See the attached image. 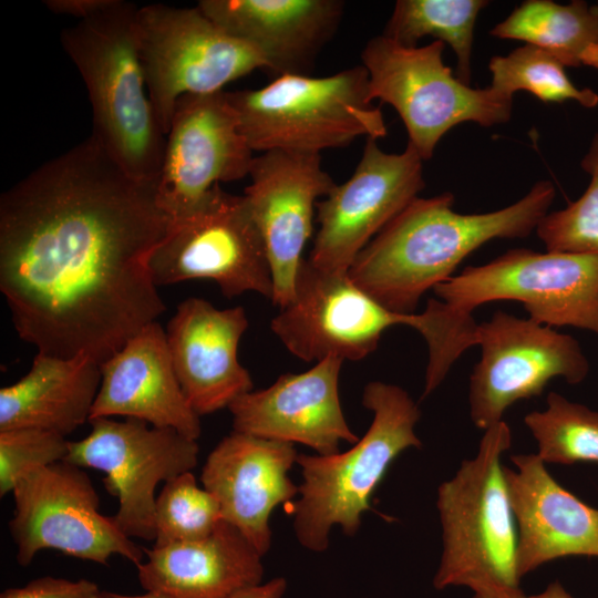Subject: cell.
<instances>
[{
  "label": "cell",
  "mask_w": 598,
  "mask_h": 598,
  "mask_svg": "<svg viewBox=\"0 0 598 598\" xmlns=\"http://www.w3.org/2000/svg\"><path fill=\"white\" fill-rule=\"evenodd\" d=\"M169 216L156 185L89 136L0 197V290L39 352L100 364L165 311L148 260Z\"/></svg>",
  "instance_id": "6da1fadb"
},
{
  "label": "cell",
  "mask_w": 598,
  "mask_h": 598,
  "mask_svg": "<svg viewBox=\"0 0 598 598\" xmlns=\"http://www.w3.org/2000/svg\"><path fill=\"white\" fill-rule=\"evenodd\" d=\"M555 196L551 182L539 181L516 203L484 214L456 213L448 192L417 197L359 252L348 276L385 309L414 313L421 297L474 250L536 230Z\"/></svg>",
  "instance_id": "7a4b0ae2"
},
{
  "label": "cell",
  "mask_w": 598,
  "mask_h": 598,
  "mask_svg": "<svg viewBox=\"0 0 598 598\" xmlns=\"http://www.w3.org/2000/svg\"><path fill=\"white\" fill-rule=\"evenodd\" d=\"M137 6L121 0L61 33L86 86L91 137L131 177L156 185L166 135L148 96L136 30Z\"/></svg>",
  "instance_id": "3957f363"
},
{
  "label": "cell",
  "mask_w": 598,
  "mask_h": 598,
  "mask_svg": "<svg viewBox=\"0 0 598 598\" xmlns=\"http://www.w3.org/2000/svg\"><path fill=\"white\" fill-rule=\"evenodd\" d=\"M511 444L506 422L488 427L477 454L439 486L442 555L434 588L465 586L481 598L525 596L518 574L517 523L501 462Z\"/></svg>",
  "instance_id": "277c9868"
},
{
  "label": "cell",
  "mask_w": 598,
  "mask_h": 598,
  "mask_svg": "<svg viewBox=\"0 0 598 598\" xmlns=\"http://www.w3.org/2000/svg\"><path fill=\"white\" fill-rule=\"evenodd\" d=\"M362 404L373 412V420L350 450L297 457L302 483L291 509L293 529L298 542L312 551L328 548L333 525L353 536L391 463L406 448L422 446L415 434L421 412L404 389L370 382Z\"/></svg>",
  "instance_id": "5b68a950"
},
{
  "label": "cell",
  "mask_w": 598,
  "mask_h": 598,
  "mask_svg": "<svg viewBox=\"0 0 598 598\" xmlns=\"http://www.w3.org/2000/svg\"><path fill=\"white\" fill-rule=\"evenodd\" d=\"M226 95L254 152L320 154L361 136L386 135L383 114L369 99L362 64L322 78L283 74L261 89Z\"/></svg>",
  "instance_id": "8992f818"
},
{
  "label": "cell",
  "mask_w": 598,
  "mask_h": 598,
  "mask_svg": "<svg viewBox=\"0 0 598 598\" xmlns=\"http://www.w3.org/2000/svg\"><path fill=\"white\" fill-rule=\"evenodd\" d=\"M445 43L404 47L384 35L370 39L361 52L369 99L390 104L400 115L411 144L423 161L454 126L474 122L491 127L512 116L513 99L491 86L473 89L443 62Z\"/></svg>",
  "instance_id": "52a82bcc"
},
{
  "label": "cell",
  "mask_w": 598,
  "mask_h": 598,
  "mask_svg": "<svg viewBox=\"0 0 598 598\" xmlns=\"http://www.w3.org/2000/svg\"><path fill=\"white\" fill-rule=\"evenodd\" d=\"M442 308L457 321L472 319L483 303L522 302L532 320L574 327L598 336V256L511 249L494 260L468 266L433 288Z\"/></svg>",
  "instance_id": "ba28073f"
},
{
  "label": "cell",
  "mask_w": 598,
  "mask_h": 598,
  "mask_svg": "<svg viewBox=\"0 0 598 598\" xmlns=\"http://www.w3.org/2000/svg\"><path fill=\"white\" fill-rule=\"evenodd\" d=\"M136 30L148 96L165 135L182 96L217 93L257 69L268 70L257 49L226 32L197 6L138 7Z\"/></svg>",
  "instance_id": "9c48e42d"
},
{
  "label": "cell",
  "mask_w": 598,
  "mask_h": 598,
  "mask_svg": "<svg viewBox=\"0 0 598 598\" xmlns=\"http://www.w3.org/2000/svg\"><path fill=\"white\" fill-rule=\"evenodd\" d=\"M148 268L156 286L208 279L227 298L247 291L272 297L265 244L246 198L219 184L190 213L171 220Z\"/></svg>",
  "instance_id": "30bf717a"
},
{
  "label": "cell",
  "mask_w": 598,
  "mask_h": 598,
  "mask_svg": "<svg viewBox=\"0 0 598 598\" xmlns=\"http://www.w3.org/2000/svg\"><path fill=\"white\" fill-rule=\"evenodd\" d=\"M12 494L14 514L9 530L20 566H28L43 549L101 565H107L112 555L136 566L142 563L144 550L112 516L99 512V494L83 467L61 461L32 471L16 484Z\"/></svg>",
  "instance_id": "8fae6325"
},
{
  "label": "cell",
  "mask_w": 598,
  "mask_h": 598,
  "mask_svg": "<svg viewBox=\"0 0 598 598\" xmlns=\"http://www.w3.org/2000/svg\"><path fill=\"white\" fill-rule=\"evenodd\" d=\"M474 344L482 355L470 377V416L484 431L502 422L517 401L540 395L550 380L577 384L589 372L575 338L502 310L477 323Z\"/></svg>",
  "instance_id": "7c38bea8"
},
{
  "label": "cell",
  "mask_w": 598,
  "mask_h": 598,
  "mask_svg": "<svg viewBox=\"0 0 598 598\" xmlns=\"http://www.w3.org/2000/svg\"><path fill=\"white\" fill-rule=\"evenodd\" d=\"M89 422L90 434L69 443L65 461L104 472V486L118 501L112 516L117 527L130 538L154 540L155 489L161 482L192 472L198 461L197 440L131 417Z\"/></svg>",
  "instance_id": "4fadbf2b"
},
{
  "label": "cell",
  "mask_w": 598,
  "mask_h": 598,
  "mask_svg": "<svg viewBox=\"0 0 598 598\" xmlns=\"http://www.w3.org/2000/svg\"><path fill=\"white\" fill-rule=\"evenodd\" d=\"M424 186L423 159L411 144L402 153H386L368 137L352 176L317 202L319 229L308 260L347 274L359 252Z\"/></svg>",
  "instance_id": "5bb4252c"
},
{
  "label": "cell",
  "mask_w": 598,
  "mask_h": 598,
  "mask_svg": "<svg viewBox=\"0 0 598 598\" xmlns=\"http://www.w3.org/2000/svg\"><path fill=\"white\" fill-rule=\"evenodd\" d=\"M413 316L385 309L357 287L348 272L323 270L303 258L292 298L271 320L270 328L302 361H359L377 349L386 329L411 327Z\"/></svg>",
  "instance_id": "9a60e30c"
},
{
  "label": "cell",
  "mask_w": 598,
  "mask_h": 598,
  "mask_svg": "<svg viewBox=\"0 0 598 598\" xmlns=\"http://www.w3.org/2000/svg\"><path fill=\"white\" fill-rule=\"evenodd\" d=\"M254 158L225 91L184 95L166 134L157 203L171 220L181 218L215 185L249 176Z\"/></svg>",
  "instance_id": "2e32d148"
},
{
  "label": "cell",
  "mask_w": 598,
  "mask_h": 598,
  "mask_svg": "<svg viewBox=\"0 0 598 598\" xmlns=\"http://www.w3.org/2000/svg\"><path fill=\"white\" fill-rule=\"evenodd\" d=\"M244 190L265 244L274 290L282 309L293 295L303 248L312 235L316 205L336 186L320 154L269 151L255 156Z\"/></svg>",
  "instance_id": "e0dca14e"
},
{
  "label": "cell",
  "mask_w": 598,
  "mask_h": 598,
  "mask_svg": "<svg viewBox=\"0 0 598 598\" xmlns=\"http://www.w3.org/2000/svg\"><path fill=\"white\" fill-rule=\"evenodd\" d=\"M342 362L326 358L306 372L282 374L267 389L239 396L228 408L234 431L303 444L319 455L338 453L341 441L357 443L339 399Z\"/></svg>",
  "instance_id": "ac0fdd59"
},
{
  "label": "cell",
  "mask_w": 598,
  "mask_h": 598,
  "mask_svg": "<svg viewBox=\"0 0 598 598\" xmlns=\"http://www.w3.org/2000/svg\"><path fill=\"white\" fill-rule=\"evenodd\" d=\"M298 455L291 443L233 431L203 466L200 482L218 501L223 519L261 556L271 545L272 511L299 492L288 475Z\"/></svg>",
  "instance_id": "d6986e66"
},
{
  "label": "cell",
  "mask_w": 598,
  "mask_h": 598,
  "mask_svg": "<svg viewBox=\"0 0 598 598\" xmlns=\"http://www.w3.org/2000/svg\"><path fill=\"white\" fill-rule=\"evenodd\" d=\"M248 327L240 306L219 310L202 298L178 305L167 324V347L186 401L198 415L219 411L252 391L249 372L238 361Z\"/></svg>",
  "instance_id": "ffe728a7"
},
{
  "label": "cell",
  "mask_w": 598,
  "mask_h": 598,
  "mask_svg": "<svg viewBox=\"0 0 598 598\" xmlns=\"http://www.w3.org/2000/svg\"><path fill=\"white\" fill-rule=\"evenodd\" d=\"M504 466L518 529V574L522 577L554 559L598 557V509L565 489L537 454L511 457Z\"/></svg>",
  "instance_id": "44dd1931"
},
{
  "label": "cell",
  "mask_w": 598,
  "mask_h": 598,
  "mask_svg": "<svg viewBox=\"0 0 598 598\" xmlns=\"http://www.w3.org/2000/svg\"><path fill=\"white\" fill-rule=\"evenodd\" d=\"M117 415L171 427L193 440L200 436L199 416L184 396L166 332L157 321L101 363V384L90 420Z\"/></svg>",
  "instance_id": "7402d4cb"
},
{
  "label": "cell",
  "mask_w": 598,
  "mask_h": 598,
  "mask_svg": "<svg viewBox=\"0 0 598 598\" xmlns=\"http://www.w3.org/2000/svg\"><path fill=\"white\" fill-rule=\"evenodd\" d=\"M197 7L233 37L257 49L268 71L308 75L338 29L340 0H202Z\"/></svg>",
  "instance_id": "603a6c76"
},
{
  "label": "cell",
  "mask_w": 598,
  "mask_h": 598,
  "mask_svg": "<svg viewBox=\"0 0 598 598\" xmlns=\"http://www.w3.org/2000/svg\"><path fill=\"white\" fill-rule=\"evenodd\" d=\"M143 550L141 586L172 598H233L264 576L262 556L224 519L205 539Z\"/></svg>",
  "instance_id": "cb8c5ba5"
},
{
  "label": "cell",
  "mask_w": 598,
  "mask_h": 598,
  "mask_svg": "<svg viewBox=\"0 0 598 598\" xmlns=\"http://www.w3.org/2000/svg\"><path fill=\"white\" fill-rule=\"evenodd\" d=\"M101 384V364L86 354L42 352L30 371L0 390V431L40 429L63 436L90 421Z\"/></svg>",
  "instance_id": "d4e9b609"
},
{
  "label": "cell",
  "mask_w": 598,
  "mask_h": 598,
  "mask_svg": "<svg viewBox=\"0 0 598 598\" xmlns=\"http://www.w3.org/2000/svg\"><path fill=\"white\" fill-rule=\"evenodd\" d=\"M489 33L543 48L565 68L598 69V4L527 0Z\"/></svg>",
  "instance_id": "484cf974"
},
{
  "label": "cell",
  "mask_w": 598,
  "mask_h": 598,
  "mask_svg": "<svg viewBox=\"0 0 598 598\" xmlns=\"http://www.w3.org/2000/svg\"><path fill=\"white\" fill-rule=\"evenodd\" d=\"M484 0H399L382 35L404 45L416 47L431 35L448 44L457 59L456 76L471 83L474 27Z\"/></svg>",
  "instance_id": "4316f807"
},
{
  "label": "cell",
  "mask_w": 598,
  "mask_h": 598,
  "mask_svg": "<svg viewBox=\"0 0 598 598\" xmlns=\"http://www.w3.org/2000/svg\"><path fill=\"white\" fill-rule=\"evenodd\" d=\"M524 423L545 464L598 463V411L549 392L546 409L529 412Z\"/></svg>",
  "instance_id": "83f0119b"
},
{
  "label": "cell",
  "mask_w": 598,
  "mask_h": 598,
  "mask_svg": "<svg viewBox=\"0 0 598 598\" xmlns=\"http://www.w3.org/2000/svg\"><path fill=\"white\" fill-rule=\"evenodd\" d=\"M491 87L513 99L518 91H527L543 102L575 101L584 107L598 105V94L577 87L568 78L565 65L551 53L525 43L507 55H495L488 63Z\"/></svg>",
  "instance_id": "f1b7e54d"
},
{
  "label": "cell",
  "mask_w": 598,
  "mask_h": 598,
  "mask_svg": "<svg viewBox=\"0 0 598 598\" xmlns=\"http://www.w3.org/2000/svg\"><path fill=\"white\" fill-rule=\"evenodd\" d=\"M223 519L218 501L192 472L164 483L155 504L154 547L205 539Z\"/></svg>",
  "instance_id": "f546056e"
},
{
  "label": "cell",
  "mask_w": 598,
  "mask_h": 598,
  "mask_svg": "<svg viewBox=\"0 0 598 598\" xmlns=\"http://www.w3.org/2000/svg\"><path fill=\"white\" fill-rule=\"evenodd\" d=\"M580 165L590 177L584 194L565 208L547 213L535 231L548 251L598 256V133Z\"/></svg>",
  "instance_id": "4dcf8cb0"
},
{
  "label": "cell",
  "mask_w": 598,
  "mask_h": 598,
  "mask_svg": "<svg viewBox=\"0 0 598 598\" xmlns=\"http://www.w3.org/2000/svg\"><path fill=\"white\" fill-rule=\"evenodd\" d=\"M69 443L65 436L40 429L0 431V496L12 492L28 473L65 461Z\"/></svg>",
  "instance_id": "1f68e13d"
},
{
  "label": "cell",
  "mask_w": 598,
  "mask_h": 598,
  "mask_svg": "<svg viewBox=\"0 0 598 598\" xmlns=\"http://www.w3.org/2000/svg\"><path fill=\"white\" fill-rule=\"evenodd\" d=\"M97 585L87 579L68 580L44 576L28 582L23 587L9 588L0 598H100Z\"/></svg>",
  "instance_id": "d6a6232c"
},
{
  "label": "cell",
  "mask_w": 598,
  "mask_h": 598,
  "mask_svg": "<svg viewBox=\"0 0 598 598\" xmlns=\"http://www.w3.org/2000/svg\"><path fill=\"white\" fill-rule=\"evenodd\" d=\"M114 0H47L45 7L62 16L74 17L79 21L89 19L109 8Z\"/></svg>",
  "instance_id": "836d02e7"
},
{
  "label": "cell",
  "mask_w": 598,
  "mask_h": 598,
  "mask_svg": "<svg viewBox=\"0 0 598 598\" xmlns=\"http://www.w3.org/2000/svg\"><path fill=\"white\" fill-rule=\"evenodd\" d=\"M287 588L285 578L277 577L266 584L244 589L233 598H282Z\"/></svg>",
  "instance_id": "e575fe53"
},
{
  "label": "cell",
  "mask_w": 598,
  "mask_h": 598,
  "mask_svg": "<svg viewBox=\"0 0 598 598\" xmlns=\"http://www.w3.org/2000/svg\"><path fill=\"white\" fill-rule=\"evenodd\" d=\"M523 598H574V597L563 587V585L558 580H556V581L550 582L542 592L530 595V596L525 595Z\"/></svg>",
  "instance_id": "d590c367"
},
{
  "label": "cell",
  "mask_w": 598,
  "mask_h": 598,
  "mask_svg": "<svg viewBox=\"0 0 598 598\" xmlns=\"http://www.w3.org/2000/svg\"><path fill=\"white\" fill-rule=\"evenodd\" d=\"M100 598H172V597L162 592H157V591H146L143 595L131 596V595H122V594H117L113 591L101 590Z\"/></svg>",
  "instance_id": "8d00e7d4"
},
{
  "label": "cell",
  "mask_w": 598,
  "mask_h": 598,
  "mask_svg": "<svg viewBox=\"0 0 598 598\" xmlns=\"http://www.w3.org/2000/svg\"><path fill=\"white\" fill-rule=\"evenodd\" d=\"M473 598H481V597H478V596H474Z\"/></svg>",
  "instance_id": "74e56055"
}]
</instances>
